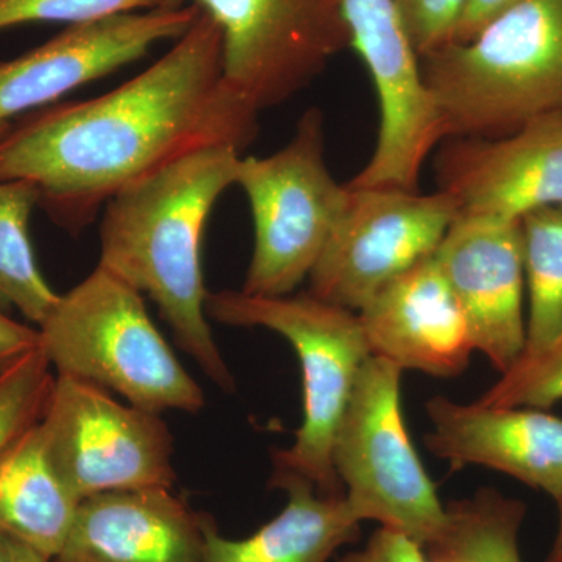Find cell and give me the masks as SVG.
<instances>
[{
	"label": "cell",
	"instance_id": "cell-1",
	"mask_svg": "<svg viewBox=\"0 0 562 562\" xmlns=\"http://www.w3.org/2000/svg\"><path fill=\"white\" fill-rule=\"evenodd\" d=\"M258 111L224 79L221 33L199 13L171 50L116 90L25 117L0 136V181L24 180L74 235L111 198L206 147L243 151Z\"/></svg>",
	"mask_w": 562,
	"mask_h": 562
},
{
	"label": "cell",
	"instance_id": "cell-2",
	"mask_svg": "<svg viewBox=\"0 0 562 562\" xmlns=\"http://www.w3.org/2000/svg\"><path fill=\"white\" fill-rule=\"evenodd\" d=\"M239 160L233 147H206L117 192L103 206L98 262L149 295L181 350L225 392L236 382L206 316L202 241L214 203L235 184Z\"/></svg>",
	"mask_w": 562,
	"mask_h": 562
},
{
	"label": "cell",
	"instance_id": "cell-3",
	"mask_svg": "<svg viewBox=\"0 0 562 562\" xmlns=\"http://www.w3.org/2000/svg\"><path fill=\"white\" fill-rule=\"evenodd\" d=\"M419 60L443 139L509 135L562 110V0H522Z\"/></svg>",
	"mask_w": 562,
	"mask_h": 562
},
{
	"label": "cell",
	"instance_id": "cell-4",
	"mask_svg": "<svg viewBox=\"0 0 562 562\" xmlns=\"http://www.w3.org/2000/svg\"><path fill=\"white\" fill-rule=\"evenodd\" d=\"M38 330L57 375L98 384L150 413L205 406L201 384L155 327L143 294L101 266L60 295Z\"/></svg>",
	"mask_w": 562,
	"mask_h": 562
},
{
	"label": "cell",
	"instance_id": "cell-5",
	"mask_svg": "<svg viewBox=\"0 0 562 562\" xmlns=\"http://www.w3.org/2000/svg\"><path fill=\"white\" fill-rule=\"evenodd\" d=\"M206 316L232 327L279 333L302 366L303 420L294 442L273 453V472L297 475L322 494H344L333 469L331 447L364 361L371 357L360 317L308 291L262 297L210 292Z\"/></svg>",
	"mask_w": 562,
	"mask_h": 562
},
{
	"label": "cell",
	"instance_id": "cell-6",
	"mask_svg": "<svg viewBox=\"0 0 562 562\" xmlns=\"http://www.w3.org/2000/svg\"><path fill=\"white\" fill-rule=\"evenodd\" d=\"M236 187L249 201L255 247L243 290L262 297L290 295L308 280L349 201L325 161L321 110L308 109L290 143L269 157L241 158Z\"/></svg>",
	"mask_w": 562,
	"mask_h": 562
},
{
	"label": "cell",
	"instance_id": "cell-7",
	"mask_svg": "<svg viewBox=\"0 0 562 562\" xmlns=\"http://www.w3.org/2000/svg\"><path fill=\"white\" fill-rule=\"evenodd\" d=\"M402 372L373 355L364 361L333 439L331 461L360 522H379L425 549L441 535L447 512L406 430Z\"/></svg>",
	"mask_w": 562,
	"mask_h": 562
},
{
	"label": "cell",
	"instance_id": "cell-8",
	"mask_svg": "<svg viewBox=\"0 0 562 562\" xmlns=\"http://www.w3.org/2000/svg\"><path fill=\"white\" fill-rule=\"evenodd\" d=\"M40 428L52 462L80 501L176 483L173 436L161 414L114 401L98 384L55 375Z\"/></svg>",
	"mask_w": 562,
	"mask_h": 562
},
{
	"label": "cell",
	"instance_id": "cell-9",
	"mask_svg": "<svg viewBox=\"0 0 562 562\" xmlns=\"http://www.w3.org/2000/svg\"><path fill=\"white\" fill-rule=\"evenodd\" d=\"M188 2L220 29L224 79L258 111L290 101L351 49L346 0Z\"/></svg>",
	"mask_w": 562,
	"mask_h": 562
},
{
	"label": "cell",
	"instance_id": "cell-10",
	"mask_svg": "<svg viewBox=\"0 0 562 562\" xmlns=\"http://www.w3.org/2000/svg\"><path fill=\"white\" fill-rule=\"evenodd\" d=\"M458 216L457 203L441 191L349 188L346 209L310 273V294L360 312L387 283L432 257Z\"/></svg>",
	"mask_w": 562,
	"mask_h": 562
},
{
	"label": "cell",
	"instance_id": "cell-11",
	"mask_svg": "<svg viewBox=\"0 0 562 562\" xmlns=\"http://www.w3.org/2000/svg\"><path fill=\"white\" fill-rule=\"evenodd\" d=\"M435 151L436 191L460 214L522 221L562 205V110L497 138H447Z\"/></svg>",
	"mask_w": 562,
	"mask_h": 562
},
{
	"label": "cell",
	"instance_id": "cell-12",
	"mask_svg": "<svg viewBox=\"0 0 562 562\" xmlns=\"http://www.w3.org/2000/svg\"><path fill=\"white\" fill-rule=\"evenodd\" d=\"M199 13L188 3L69 25L43 46L0 63V131L11 127V117L139 60L160 41L179 40Z\"/></svg>",
	"mask_w": 562,
	"mask_h": 562
},
{
	"label": "cell",
	"instance_id": "cell-13",
	"mask_svg": "<svg viewBox=\"0 0 562 562\" xmlns=\"http://www.w3.org/2000/svg\"><path fill=\"white\" fill-rule=\"evenodd\" d=\"M435 258L460 302L475 351L501 373L512 369L527 344L520 221L460 214Z\"/></svg>",
	"mask_w": 562,
	"mask_h": 562
},
{
	"label": "cell",
	"instance_id": "cell-14",
	"mask_svg": "<svg viewBox=\"0 0 562 562\" xmlns=\"http://www.w3.org/2000/svg\"><path fill=\"white\" fill-rule=\"evenodd\" d=\"M373 357L402 371L461 375L471 361V330L435 255L387 283L357 313Z\"/></svg>",
	"mask_w": 562,
	"mask_h": 562
},
{
	"label": "cell",
	"instance_id": "cell-15",
	"mask_svg": "<svg viewBox=\"0 0 562 562\" xmlns=\"http://www.w3.org/2000/svg\"><path fill=\"white\" fill-rule=\"evenodd\" d=\"M425 443L454 465H482L562 498V419L538 408H498L435 395Z\"/></svg>",
	"mask_w": 562,
	"mask_h": 562
},
{
	"label": "cell",
	"instance_id": "cell-16",
	"mask_svg": "<svg viewBox=\"0 0 562 562\" xmlns=\"http://www.w3.org/2000/svg\"><path fill=\"white\" fill-rule=\"evenodd\" d=\"M211 522L168 487L106 492L81 501L52 562H203Z\"/></svg>",
	"mask_w": 562,
	"mask_h": 562
},
{
	"label": "cell",
	"instance_id": "cell-17",
	"mask_svg": "<svg viewBox=\"0 0 562 562\" xmlns=\"http://www.w3.org/2000/svg\"><path fill=\"white\" fill-rule=\"evenodd\" d=\"M271 486L288 495L279 516L244 539L222 538L213 520L203 562H328L360 536L361 522L346 495L322 494L286 473H272Z\"/></svg>",
	"mask_w": 562,
	"mask_h": 562
},
{
	"label": "cell",
	"instance_id": "cell-18",
	"mask_svg": "<svg viewBox=\"0 0 562 562\" xmlns=\"http://www.w3.org/2000/svg\"><path fill=\"white\" fill-rule=\"evenodd\" d=\"M80 503L52 462L40 422L0 454V531L54 561Z\"/></svg>",
	"mask_w": 562,
	"mask_h": 562
},
{
	"label": "cell",
	"instance_id": "cell-19",
	"mask_svg": "<svg viewBox=\"0 0 562 562\" xmlns=\"http://www.w3.org/2000/svg\"><path fill=\"white\" fill-rule=\"evenodd\" d=\"M439 538L425 547L432 562H524L519 536L527 505L494 487L446 505Z\"/></svg>",
	"mask_w": 562,
	"mask_h": 562
},
{
	"label": "cell",
	"instance_id": "cell-20",
	"mask_svg": "<svg viewBox=\"0 0 562 562\" xmlns=\"http://www.w3.org/2000/svg\"><path fill=\"white\" fill-rule=\"evenodd\" d=\"M38 191L24 180L0 181V301L40 327L60 295L40 271L29 235Z\"/></svg>",
	"mask_w": 562,
	"mask_h": 562
},
{
	"label": "cell",
	"instance_id": "cell-21",
	"mask_svg": "<svg viewBox=\"0 0 562 562\" xmlns=\"http://www.w3.org/2000/svg\"><path fill=\"white\" fill-rule=\"evenodd\" d=\"M520 225L528 295L524 355H530L562 339V205L532 211Z\"/></svg>",
	"mask_w": 562,
	"mask_h": 562
},
{
	"label": "cell",
	"instance_id": "cell-22",
	"mask_svg": "<svg viewBox=\"0 0 562 562\" xmlns=\"http://www.w3.org/2000/svg\"><path fill=\"white\" fill-rule=\"evenodd\" d=\"M54 382L41 347L0 371V454L41 420Z\"/></svg>",
	"mask_w": 562,
	"mask_h": 562
},
{
	"label": "cell",
	"instance_id": "cell-23",
	"mask_svg": "<svg viewBox=\"0 0 562 562\" xmlns=\"http://www.w3.org/2000/svg\"><path fill=\"white\" fill-rule=\"evenodd\" d=\"M476 402L498 408H553L562 402V339L522 355Z\"/></svg>",
	"mask_w": 562,
	"mask_h": 562
},
{
	"label": "cell",
	"instance_id": "cell-24",
	"mask_svg": "<svg viewBox=\"0 0 562 562\" xmlns=\"http://www.w3.org/2000/svg\"><path fill=\"white\" fill-rule=\"evenodd\" d=\"M181 5V0H0V31L31 22H63L69 27L120 14Z\"/></svg>",
	"mask_w": 562,
	"mask_h": 562
},
{
	"label": "cell",
	"instance_id": "cell-25",
	"mask_svg": "<svg viewBox=\"0 0 562 562\" xmlns=\"http://www.w3.org/2000/svg\"><path fill=\"white\" fill-rule=\"evenodd\" d=\"M420 57L452 43L465 0H392Z\"/></svg>",
	"mask_w": 562,
	"mask_h": 562
},
{
	"label": "cell",
	"instance_id": "cell-26",
	"mask_svg": "<svg viewBox=\"0 0 562 562\" xmlns=\"http://www.w3.org/2000/svg\"><path fill=\"white\" fill-rule=\"evenodd\" d=\"M336 562H432L424 547L402 532L380 527L364 546L342 554Z\"/></svg>",
	"mask_w": 562,
	"mask_h": 562
},
{
	"label": "cell",
	"instance_id": "cell-27",
	"mask_svg": "<svg viewBox=\"0 0 562 562\" xmlns=\"http://www.w3.org/2000/svg\"><path fill=\"white\" fill-rule=\"evenodd\" d=\"M40 349L38 327L21 324L0 312V371Z\"/></svg>",
	"mask_w": 562,
	"mask_h": 562
},
{
	"label": "cell",
	"instance_id": "cell-28",
	"mask_svg": "<svg viewBox=\"0 0 562 562\" xmlns=\"http://www.w3.org/2000/svg\"><path fill=\"white\" fill-rule=\"evenodd\" d=\"M520 2L522 0H465L452 43L473 38L491 21Z\"/></svg>",
	"mask_w": 562,
	"mask_h": 562
},
{
	"label": "cell",
	"instance_id": "cell-29",
	"mask_svg": "<svg viewBox=\"0 0 562 562\" xmlns=\"http://www.w3.org/2000/svg\"><path fill=\"white\" fill-rule=\"evenodd\" d=\"M0 562H52L38 550L0 531Z\"/></svg>",
	"mask_w": 562,
	"mask_h": 562
},
{
	"label": "cell",
	"instance_id": "cell-30",
	"mask_svg": "<svg viewBox=\"0 0 562 562\" xmlns=\"http://www.w3.org/2000/svg\"><path fill=\"white\" fill-rule=\"evenodd\" d=\"M558 505V530L554 536L552 549H550L549 557L546 562H562V498L557 502Z\"/></svg>",
	"mask_w": 562,
	"mask_h": 562
},
{
	"label": "cell",
	"instance_id": "cell-31",
	"mask_svg": "<svg viewBox=\"0 0 562 562\" xmlns=\"http://www.w3.org/2000/svg\"><path fill=\"white\" fill-rule=\"evenodd\" d=\"M5 132H7V131H0V136H2V135H3V133H5Z\"/></svg>",
	"mask_w": 562,
	"mask_h": 562
}]
</instances>
